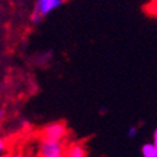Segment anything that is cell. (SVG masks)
<instances>
[{
    "instance_id": "6da1fadb",
    "label": "cell",
    "mask_w": 157,
    "mask_h": 157,
    "mask_svg": "<svg viewBox=\"0 0 157 157\" xmlns=\"http://www.w3.org/2000/svg\"><path fill=\"white\" fill-rule=\"evenodd\" d=\"M63 4H64V0H36L32 14H31V21L37 25Z\"/></svg>"
},
{
    "instance_id": "7a4b0ae2",
    "label": "cell",
    "mask_w": 157,
    "mask_h": 157,
    "mask_svg": "<svg viewBox=\"0 0 157 157\" xmlns=\"http://www.w3.org/2000/svg\"><path fill=\"white\" fill-rule=\"evenodd\" d=\"M67 125L63 121H54L41 129L40 138L41 140H49V142H63L67 137Z\"/></svg>"
},
{
    "instance_id": "3957f363",
    "label": "cell",
    "mask_w": 157,
    "mask_h": 157,
    "mask_svg": "<svg viewBox=\"0 0 157 157\" xmlns=\"http://www.w3.org/2000/svg\"><path fill=\"white\" fill-rule=\"evenodd\" d=\"M38 156L40 157H67V148L64 147L63 142L40 140Z\"/></svg>"
},
{
    "instance_id": "277c9868",
    "label": "cell",
    "mask_w": 157,
    "mask_h": 157,
    "mask_svg": "<svg viewBox=\"0 0 157 157\" xmlns=\"http://www.w3.org/2000/svg\"><path fill=\"white\" fill-rule=\"evenodd\" d=\"M67 157H86L84 147L79 143L72 144L69 148H67Z\"/></svg>"
},
{
    "instance_id": "5b68a950",
    "label": "cell",
    "mask_w": 157,
    "mask_h": 157,
    "mask_svg": "<svg viewBox=\"0 0 157 157\" xmlns=\"http://www.w3.org/2000/svg\"><path fill=\"white\" fill-rule=\"evenodd\" d=\"M142 156L143 157H157V147L153 143H146L142 146Z\"/></svg>"
},
{
    "instance_id": "8992f818",
    "label": "cell",
    "mask_w": 157,
    "mask_h": 157,
    "mask_svg": "<svg viewBox=\"0 0 157 157\" xmlns=\"http://www.w3.org/2000/svg\"><path fill=\"white\" fill-rule=\"evenodd\" d=\"M136 134H137V129H136V127H130V128H129V132H128V136H129L130 138H134Z\"/></svg>"
},
{
    "instance_id": "52a82bcc",
    "label": "cell",
    "mask_w": 157,
    "mask_h": 157,
    "mask_svg": "<svg viewBox=\"0 0 157 157\" xmlns=\"http://www.w3.org/2000/svg\"><path fill=\"white\" fill-rule=\"evenodd\" d=\"M156 147H157V128L155 129V132H153V142H152Z\"/></svg>"
},
{
    "instance_id": "ba28073f",
    "label": "cell",
    "mask_w": 157,
    "mask_h": 157,
    "mask_svg": "<svg viewBox=\"0 0 157 157\" xmlns=\"http://www.w3.org/2000/svg\"><path fill=\"white\" fill-rule=\"evenodd\" d=\"M4 147H5V143L3 139H0V155H2V152L4 151Z\"/></svg>"
},
{
    "instance_id": "9c48e42d",
    "label": "cell",
    "mask_w": 157,
    "mask_h": 157,
    "mask_svg": "<svg viewBox=\"0 0 157 157\" xmlns=\"http://www.w3.org/2000/svg\"><path fill=\"white\" fill-rule=\"evenodd\" d=\"M152 12L157 15V0H155L153 2V8H152Z\"/></svg>"
},
{
    "instance_id": "30bf717a",
    "label": "cell",
    "mask_w": 157,
    "mask_h": 157,
    "mask_svg": "<svg viewBox=\"0 0 157 157\" xmlns=\"http://www.w3.org/2000/svg\"><path fill=\"white\" fill-rule=\"evenodd\" d=\"M2 117H3V111L0 110V120H2Z\"/></svg>"
}]
</instances>
